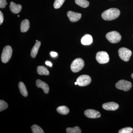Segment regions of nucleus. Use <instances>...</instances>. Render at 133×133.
<instances>
[{"label":"nucleus","mask_w":133,"mask_h":133,"mask_svg":"<svg viewBox=\"0 0 133 133\" xmlns=\"http://www.w3.org/2000/svg\"><path fill=\"white\" fill-rule=\"evenodd\" d=\"M120 14V11L115 8H110L105 10L102 14V17L105 21H112L118 18Z\"/></svg>","instance_id":"nucleus-1"},{"label":"nucleus","mask_w":133,"mask_h":133,"mask_svg":"<svg viewBox=\"0 0 133 133\" xmlns=\"http://www.w3.org/2000/svg\"><path fill=\"white\" fill-rule=\"evenodd\" d=\"M84 66V62L81 58L74 59L71 65V69L73 72H77L81 70Z\"/></svg>","instance_id":"nucleus-2"},{"label":"nucleus","mask_w":133,"mask_h":133,"mask_svg":"<svg viewBox=\"0 0 133 133\" xmlns=\"http://www.w3.org/2000/svg\"><path fill=\"white\" fill-rule=\"evenodd\" d=\"M12 49L9 45L5 46L3 50L1 60L3 63H6L9 61L12 55Z\"/></svg>","instance_id":"nucleus-3"},{"label":"nucleus","mask_w":133,"mask_h":133,"mask_svg":"<svg viewBox=\"0 0 133 133\" xmlns=\"http://www.w3.org/2000/svg\"><path fill=\"white\" fill-rule=\"evenodd\" d=\"M106 37L108 40L112 43H116L119 42L121 39V36L117 31H114L107 34Z\"/></svg>","instance_id":"nucleus-4"},{"label":"nucleus","mask_w":133,"mask_h":133,"mask_svg":"<svg viewBox=\"0 0 133 133\" xmlns=\"http://www.w3.org/2000/svg\"><path fill=\"white\" fill-rule=\"evenodd\" d=\"M118 55L120 58L125 62L129 61L132 55L131 50L127 48H122L118 50Z\"/></svg>","instance_id":"nucleus-5"},{"label":"nucleus","mask_w":133,"mask_h":133,"mask_svg":"<svg viewBox=\"0 0 133 133\" xmlns=\"http://www.w3.org/2000/svg\"><path fill=\"white\" fill-rule=\"evenodd\" d=\"M115 87L117 89L119 90L127 91L131 89L132 84L129 81L122 79L119 80L116 83Z\"/></svg>","instance_id":"nucleus-6"},{"label":"nucleus","mask_w":133,"mask_h":133,"mask_svg":"<svg viewBox=\"0 0 133 133\" xmlns=\"http://www.w3.org/2000/svg\"><path fill=\"white\" fill-rule=\"evenodd\" d=\"M96 59L99 64L107 63L109 62V55L105 51H99L96 54Z\"/></svg>","instance_id":"nucleus-7"},{"label":"nucleus","mask_w":133,"mask_h":133,"mask_svg":"<svg viewBox=\"0 0 133 133\" xmlns=\"http://www.w3.org/2000/svg\"><path fill=\"white\" fill-rule=\"evenodd\" d=\"M76 81L79 86H86L90 84L91 79L90 77L88 75H83L79 76L77 78Z\"/></svg>","instance_id":"nucleus-8"},{"label":"nucleus","mask_w":133,"mask_h":133,"mask_svg":"<svg viewBox=\"0 0 133 133\" xmlns=\"http://www.w3.org/2000/svg\"><path fill=\"white\" fill-rule=\"evenodd\" d=\"M84 114L87 117L90 118H97L100 117L101 114L99 112L94 109H87L84 112Z\"/></svg>","instance_id":"nucleus-9"},{"label":"nucleus","mask_w":133,"mask_h":133,"mask_svg":"<svg viewBox=\"0 0 133 133\" xmlns=\"http://www.w3.org/2000/svg\"><path fill=\"white\" fill-rule=\"evenodd\" d=\"M67 15L69 18V20L72 22L78 21L81 19L82 16L81 14L71 11L67 12Z\"/></svg>","instance_id":"nucleus-10"},{"label":"nucleus","mask_w":133,"mask_h":133,"mask_svg":"<svg viewBox=\"0 0 133 133\" xmlns=\"http://www.w3.org/2000/svg\"><path fill=\"white\" fill-rule=\"evenodd\" d=\"M103 109L108 111H115L118 108L119 105L115 102H112L104 103L102 105Z\"/></svg>","instance_id":"nucleus-11"},{"label":"nucleus","mask_w":133,"mask_h":133,"mask_svg":"<svg viewBox=\"0 0 133 133\" xmlns=\"http://www.w3.org/2000/svg\"><path fill=\"white\" fill-rule=\"evenodd\" d=\"M36 85L38 88L42 89L45 94H48L49 91V87L47 83L40 79H38L36 81Z\"/></svg>","instance_id":"nucleus-12"},{"label":"nucleus","mask_w":133,"mask_h":133,"mask_svg":"<svg viewBox=\"0 0 133 133\" xmlns=\"http://www.w3.org/2000/svg\"><path fill=\"white\" fill-rule=\"evenodd\" d=\"M10 9L12 13L14 14H17L21 12L22 9V5L16 4L12 2L10 5Z\"/></svg>","instance_id":"nucleus-13"},{"label":"nucleus","mask_w":133,"mask_h":133,"mask_svg":"<svg viewBox=\"0 0 133 133\" xmlns=\"http://www.w3.org/2000/svg\"><path fill=\"white\" fill-rule=\"evenodd\" d=\"M93 38L92 36L89 34H86L81 39V43L83 45H90L92 43Z\"/></svg>","instance_id":"nucleus-14"},{"label":"nucleus","mask_w":133,"mask_h":133,"mask_svg":"<svg viewBox=\"0 0 133 133\" xmlns=\"http://www.w3.org/2000/svg\"><path fill=\"white\" fill-rule=\"evenodd\" d=\"M41 45V42L40 41L36 42L33 46L31 52V56L33 58H35L38 53V50Z\"/></svg>","instance_id":"nucleus-15"},{"label":"nucleus","mask_w":133,"mask_h":133,"mask_svg":"<svg viewBox=\"0 0 133 133\" xmlns=\"http://www.w3.org/2000/svg\"><path fill=\"white\" fill-rule=\"evenodd\" d=\"M30 28V22L28 19H25L22 22L21 25V31L22 33L27 32Z\"/></svg>","instance_id":"nucleus-16"},{"label":"nucleus","mask_w":133,"mask_h":133,"mask_svg":"<svg viewBox=\"0 0 133 133\" xmlns=\"http://www.w3.org/2000/svg\"><path fill=\"white\" fill-rule=\"evenodd\" d=\"M19 88L20 92L23 96L26 97L28 95V92L26 89V86L22 82H19Z\"/></svg>","instance_id":"nucleus-17"},{"label":"nucleus","mask_w":133,"mask_h":133,"mask_svg":"<svg viewBox=\"0 0 133 133\" xmlns=\"http://www.w3.org/2000/svg\"><path fill=\"white\" fill-rule=\"evenodd\" d=\"M37 72L40 75L48 76L50 74L49 71L48 69L43 66H38L37 68Z\"/></svg>","instance_id":"nucleus-18"},{"label":"nucleus","mask_w":133,"mask_h":133,"mask_svg":"<svg viewBox=\"0 0 133 133\" xmlns=\"http://www.w3.org/2000/svg\"><path fill=\"white\" fill-rule=\"evenodd\" d=\"M57 111L59 114L64 115L68 114L70 112L69 108L65 106H62L58 107Z\"/></svg>","instance_id":"nucleus-19"},{"label":"nucleus","mask_w":133,"mask_h":133,"mask_svg":"<svg viewBox=\"0 0 133 133\" xmlns=\"http://www.w3.org/2000/svg\"><path fill=\"white\" fill-rule=\"evenodd\" d=\"M75 3L77 5L83 8H87L89 6V2L87 0H75Z\"/></svg>","instance_id":"nucleus-20"},{"label":"nucleus","mask_w":133,"mask_h":133,"mask_svg":"<svg viewBox=\"0 0 133 133\" xmlns=\"http://www.w3.org/2000/svg\"><path fill=\"white\" fill-rule=\"evenodd\" d=\"M66 131L67 133H81L82 132L81 129L77 126L74 128H68Z\"/></svg>","instance_id":"nucleus-21"},{"label":"nucleus","mask_w":133,"mask_h":133,"mask_svg":"<svg viewBox=\"0 0 133 133\" xmlns=\"http://www.w3.org/2000/svg\"><path fill=\"white\" fill-rule=\"evenodd\" d=\"M32 132L33 133H44L42 129L36 125H33L31 127Z\"/></svg>","instance_id":"nucleus-22"},{"label":"nucleus","mask_w":133,"mask_h":133,"mask_svg":"<svg viewBox=\"0 0 133 133\" xmlns=\"http://www.w3.org/2000/svg\"><path fill=\"white\" fill-rule=\"evenodd\" d=\"M65 0H56L54 3V7L56 9L59 8L62 6Z\"/></svg>","instance_id":"nucleus-23"},{"label":"nucleus","mask_w":133,"mask_h":133,"mask_svg":"<svg viewBox=\"0 0 133 133\" xmlns=\"http://www.w3.org/2000/svg\"><path fill=\"white\" fill-rule=\"evenodd\" d=\"M119 133H133V129L131 127H126L122 129L118 132Z\"/></svg>","instance_id":"nucleus-24"},{"label":"nucleus","mask_w":133,"mask_h":133,"mask_svg":"<svg viewBox=\"0 0 133 133\" xmlns=\"http://www.w3.org/2000/svg\"><path fill=\"white\" fill-rule=\"evenodd\" d=\"M8 107V104L6 102L4 101L1 100L0 101V111L1 112L5 109H6Z\"/></svg>","instance_id":"nucleus-25"},{"label":"nucleus","mask_w":133,"mask_h":133,"mask_svg":"<svg viewBox=\"0 0 133 133\" xmlns=\"http://www.w3.org/2000/svg\"><path fill=\"white\" fill-rule=\"evenodd\" d=\"M8 3L6 0H0V8L2 9L4 8L7 5Z\"/></svg>","instance_id":"nucleus-26"},{"label":"nucleus","mask_w":133,"mask_h":133,"mask_svg":"<svg viewBox=\"0 0 133 133\" xmlns=\"http://www.w3.org/2000/svg\"><path fill=\"white\" fill-rule=\"evenodd\" d=\"M4 21V17L1 11H0V24H1Z\"/></svg>","instance_id":"nucleus-27"},{"label":"nucleus","mask_w":133,"mask_h":133,"mask_svg":"<svg viewBox=\"0 0 133 133\" xmlns=\"http://www.w3.org/2000/svg\"><path fill=\"white\" fill-rule=\"evenodd\" d=\"M50 55L52 57H56L57 56L58 54L56 52L52 51V52H50Z\"/></svg>","instance_id":"nucleus-28"},{"label":"nucleus","mask_w":133,"mask_h":133,"mask_svg":"<svg viewBox=\"0 0 133 133\" xmlns=\"http://www.w3.org/2000/svg\"><path fill=\"white\" fill-rule=\"evenodd\" d=\"M45 64L47 65H48V66H52V64L51 63V62H49V61H47L45 62Z\"/></svg>","instance_id":"nucleus-29"},{"label":"nucleus","mask_w":133,"mask_h":133,"mask_svg":"<svg viewBox=\"0 0 133 133\" xmlns=\"http://www.w3.org/2000/svg\"><path fill=\"white\" fill-rule=\"evenodd\" d=\"M75 85H78V83H77V81H76V82H75Z\"/></svg>","instance_id":"nucleus-30"},{"label":"nucleus","mask_w":133,"mask_h":133,"mask_svg":"<svg viewBox=\"0 0 133 133\" xmlns=\"http://www.w3.org/2000/svg\"><path fill=\"white\" fill-rule=\"evenodd\" d=\"M131 77H132V78L133 79V73L131 75Z\"/></svg>","instance_id":"nucleus-31"},{"label":"nucleus","mask_w":133,"mask_h":133,"mask_svg":"<svg viewBox=\"0 0 133 133\" xmlns=\"http://www.w3.org/2000/svg\"><path fill=\"white\" fill-rule=\"evenodd\" d=\"M38 41H37V40H36V42H38Z\"/></svg>","instance_id":"nucleus-32"},{"label":"nucleus","mask_w":133,"mask_h":133,"mask_svg":"<svg viewBox=\"0 0 133 133\" xmlns=\"http://www.w3.org/2000/svg\"><path fill=\"white\" fill-rule=\"evenodd\" d=\"M19 16H19V15H18V17H19Z\"/></svg>","instance_id":"nucleus-33"}]
</instances>
